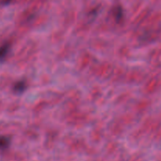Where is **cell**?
<instances>
[{"mask_svg":"<svg viewBox=\"0 0 161 161\" xmlns=\"http://www.w3.org/2000/svg\"><path fill=\"white\" fill-rule=\"evenodd\" d=\"M7 49L8 48H7V47H6V46H4L3 48L0 49V59H1V58H3V57L6 55V51H7Z\"/></svg>","mask_w":161,"mask_h":161,"instance_id":"7a4b0ae2","label":"cell"},{"mask_svg":"<svg viewBox=\"0 0 161 161\" xmlns=\"http://www.w3.org/2000/svg\"><path fill=\"white\" fill-rule=\"evenodd\" d=\"M8 143H9V142H8L7 138H3V137L0 138V149L6 148L8 146Z\"/></svg>","mask_w":161,"mask_h":161,"instance_id":"6da1fadb","label":"cell"}]
</instances>
